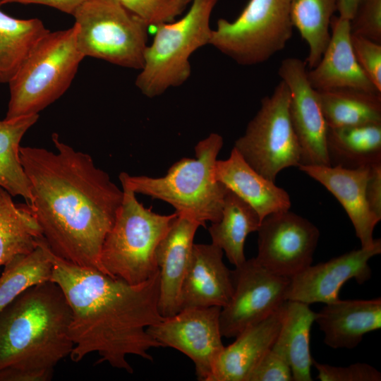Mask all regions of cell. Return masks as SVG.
I'll list each match as a JSON object with an SVG mask.
<instances>
[{
	"instance_id": "cell-1",
	"label": "cell",
	"mask_w": 381,
	"mask_h": 381,
	"mask_svg": "<svg viewBox=\"0 0 381 381\" xmlns=\"http://www.w3.org/2000/svg\"><path fill=\"white\" fill-rule=\"evenodd\" d=\"M52 142L56 151L20 147L32 195L27 203L54 255L102 272L101 248L121 207L123 190L90 155L61 142L56 133Z\"/></svg>"
},
{
	"instance_id": "cell-2",
	"label": "cell",
	"mask_w": 381,
	"mask_h": 381,
	"mask_svg": "<svg viewBox=\"0 0 381 381\" xmlns=\"http://www.w3.org/2000/svg\"><path fill=\"white\" fill-rule=\"evenodd\" d=\"M51 281L62 290L71 310L70 354L78 363L91 353L96 363L133 373L127 360L135 355L152 361L149 350L159 347L147 328L164 319L159 309V270L150 279L130 284L97 269L80 267L54 255Z\"/></svg>"
},
{
	"instance_id": "cell-3",
	"label": "cell",
	"mask_w": 381,
	"mask_h": 381,
	"mask_svg": "<svg viewBox=\"0 0 381 381\" xmlns=\"http://www.w3.org/2000/svg\"><path fill=\"white\" fill-rule=\"evenodd\" d=\"M71 310L52 281L35 285L0 310V370L54 371L70 356Z\"/></svg>"
},
{
	"instance_id": "cell-4",
	"label": "cell",
	"mask_w": 381,
	"mask_h": 381,
	"mask_svg": "<svg viewBox=\"0 0 381 381\" xmlns=\"http://www.w3.org/2000/svg\"><path fill=\"white\" fill-rule=\"evenodd\" d=\"M223 145L222 137L210 133L195 147V158L183 157L174 163L162 177L131 176L121 172V185L155 199L163 200L178 215L196 222H218L222 217L227 188L214 176V164Z\"/></svg>"
},
{
	"instance_id": "cell-5",
	"label": "cell",
	"mask_w": 381,
	"mask_h": 381,
	"mask_svg": "<svg viewBox=\"0 0 381 381\" xmlns=\"http://www.w3.org/2000/svg\"><path fill=\"white\" fill-rule=\"evenodd\" d=\"M121 186L123 200L102 243L99 261L104 274L138 284L159 270L157 250L177 214H160L146 208L131 189Z\"/></svg>"
},
{
	"instance_id": "cell-6",
	"label": "cell",
	"mask_w": 381,
	"mask_h": 381,
	"mask_svg": "<svg viewBox=\"0 0 381 381\" xmlns=\"http://www.w3.org/2000/svg\"><path fill=\"white\" fill-rule=\"evenodd\" d=\"M77 27L49 31L31 49L9 81L5 119L38 114L70 86L85 56L76 43Z\"/></svg>"
},
{
	"instance_id": "cell-7",
	"label": "cell",
	"mask_w": 381,
	"mask_h": 381,
	"mask_svg": "<svg viewBox=\"0 0 381 381\" xmlns=\"http://www.w3.org/2000/svg\"><path fill=\"white\" fill-rule=\"evenodd\" d=\"M218 1L192 0L183 17L156 27L152 42L145 49L143 66L135 80V85L145 96H159L189 78V59L194 52L209 44L212 30L210 17Z\"/></svg>"
},
{
	"instance_id": "cell-8",
	"label": "cell",
	"mask_w": 381,
	"mask_h": 381,
	"mask_svg": "<svg viewBox=\"0 0 381 381\" xmlns=\"http://www.w3.org/2000/svg\"><path fill=\"white\" fill-rule=\"evenodd\" d=\"M73 16L77 46L85 57L142 68L149 26L118 0H89Z\"/></svg>"
},
{
	"instance_id": "cell-9",
	"label": "cell",
	"mask_w": 381,
	"mask_h": 381,
	"mask_svg": "<svg viewBox=\"0 0 381 381\" xmlns=\"http://www.w3.org/2000/svg\"><path fill=\"white\" fill-rule=\"evenodd\" d=\"M291 0H249L233 21L219 18L209 44L241 66L268 61L291 39Z\"/></svg>"
},
{
	"instance_id": "cell-10",
	"label": "cell",
	"mask_w": 381,
	"mask_h": 381,
	"mask_svg": "<svg viewBox=\"0 0 381 381\" xmlns=\"http://www.w3.org/2000/svg\"><path fill=\"white\" fill-rule=\"evenodd\" d=\"M289 100V87L281 80L271 95L262 99L259 110L234 146L256 171L274 182L282 170L301 164Z\"/></svg>"
},
{
	"instance_id": "cell-11",
	"label": "cell",
	"mask_w": 381,
	"mask_h": 381,
	"mask_svg": "<svg viewBox=\"0 0 381 381\" xmlns=\"http://www.w3.org/2000/svg\"><path fill=\"white\" fill-rule=\"evenodd\" d=\"M235 267L233 294L219 315L221 332L226 338L236 337L277 310L286 301L290 283V278L270 272L255 258Z\"/></svg>"
},
{
	"instance_id": "cell-12",
	"label": "cell",
	"mask_w": 381,
	"mask_h": 381,
	"mask_svg": "<svg viewBox=\"0 0 381 381\" xmlns=\"http://www.w3.org/2000/svg\"><path fill=\"white\" fill-rule=\"evenodd\" d=\"M221 308H190L165 317L147 328L160 346L175 349L194 363L197 379L208 381L213 365L224 347L219 315Z\"/></svg>"
},
{
	"instance_id": "cell-13",
	"label": "cell",
	"mask_w": 381,
	"mask_h": 381,
	"mask_svg": "<svg viewBox=\"0 0 381 381\" xmlns=\"http://www.w3.org/2000/svg\"><path fill=\"white\" fill-rule=\"evenodd\" d=\"M255 260L270 272L291 278L312 265L320 231L289 210L270 214L258 229Z\"/></svg>"
},
{
	"instance_id": "cell-14",
	"label": "cell",
	"mask_w": 381,
	"mask_h": 381,
	"mask_svg": "<svg viewBox=\"0 0 381 381\" xmlns=\"http://www.w3.org/2000/svg\"><path fill=\"white\" fill-rule=\"evenodd\" d=\"M306 66L301 59L288 57L278 70L290 92L289 111L301 148L300 165L330 166L326 146L328 126Z\"/></svg>"
},
{
	"instance_id": "cell-15",
	"label": "cell",
	"mask_w": 381,
	"mask_h": 381,
	"mask_svg": "<svg viewBox=\"0 0 381 381\" xmlns=\"http://www.w3.org/2000/svg\"><path fill=\"white\" fill-rule=\"evenodd\" d=\"M380 253L381 241L376 238L370 248L353 250L325 262L310 265L290 278L286 300L308 305L334 302L339 299V291L348 280L354 279L361 284L371 277L368 262Z\"/></svg>"
},
{
	"instance_id": "cell-16",
	"label": "cell",
	"mask_w": 381,
	"mask_h": 381,
	"mask_svg": "<svg viewBox=\"0 0 381 381\" xmlns=\"http://www.w3.org/2000/svg\"><path fill=\"white\" fill-rule=\"evenodd\" d=\"M223 250L212 244L194 243L183 281L180 310L190 308H223L234 291L231 271L223 262Z\"/></svg>"
},
{
	"instance_id": "cell-17",
	"label": "cell",
	"mask_w": 381,
	"mask_h": 381,
	"mask_svg": "<svg viewBox=\"0 0 381 381\" xmlns=\"http://www.w3.org/2000/svg\"><path fill=\"white\" fill-rule=\"evenodd\" d=\"M299 170L325 187L339 202L349 216L361 248H370L375 226L380 221L368 205L365 186L370 167L346 169L340 167L300 165Z\"/></svg>"
},
{
	"instance_id": "cell-18",
	"label": "cell",
	"mask_w": 381,
	"mask_h": 381,
	"mask_svg": "<svg viewBox=\"0 0 381 381\" xmlns=\"http://www.w3.org/2000/svg\"><path fill=\"white\" fill-rule=\"evenodd\" d=\"M330 28V38L319 63L308 71L312 87L318 91L352 88L380 93L356 59L350 20L334 16Z\"/></svg>"
},
{
	"instance_id": "cell-19",
	"label": "cell",
	"mask_w": 381,
	"mask_h": 381,
	"mask_svg": "<svg viewBox=\"0 0 381 381\" xmlns=\"http://www.w3.org/2000/svg\"><path fill=\"white\" fill-rule=\"evenodd\" d=\"M286 301L265 319L243 329L233 343L224 346L208 381L248 380L251 371L276 340Z\"/></svg>"
},
{
	"instance_id": "cell-20",
	"label": "cell",
	"mask_w": 381,
	"mask_h": 381,
	"mask_svg": "<svg viewBox=\"0 0 381 381\" xmlns=\"http://www.w3.org/2000/svg\"><path fill=\"white\" fill-rule=\"evenodd\" d=\"M199 226L196 222L177 214L157 248L159 309L164 318L180 310L181 286Z\"/></svg>"
},
{
	"instance_id": "cell-21",
	"label": "cell",
	"mask_w": 381,
	"mask_h": 381,
	"mask_svg": "<svg viewBox=\"0 0 381 381\" xmlns=\"http://www.w3.org/2000/svg\"><path fill=\"white\" fill-rule=\"evenodd\" d=\"M214 172L215 179L249 204L261 221L291 207L288 193L256 171L234 147L226 159L216 161Z\"/></svg>"
},
{
	"instance_id": "cell-22",
	"label": "cell",
	"mask_w": 381,
	"mask_h": 381,
	"mask_svg": "<svg viewBox=\"0 0 381 381\" xmlns=\"http://www.w3.org/2000/svg\"><path fill=\"white\" fill-rule=\"evenodd\" d=\"M315 322L323 332L327 346L353 349L365 334L380 329L381 299H339L316 313Z\"/></svg>"
},
{
	"instance_id": "cell-23",
	"label": "cell",
	"mask_w": 381,
	"mask_h": 381,
	"mask_svg": "<svg viewBox=\"0 0 381 381\" xmlns=\"http://www.w3.org/2000/svg\"><path fill=\"white\" fill-rule=\"evenodd\" d=\"M315 316L309 305L286 301L282 325L272 348L286 360L294 381L312 380L310 334Z\"/></svg>"
},
{
	"instance_id": "cell-24",
	"label": "cell",
	"mask_w": 381,
	"mask_h": 381,
	"mask_svg": "<svg viewBox=\"0 0 381 381\" xmlns=\"http://www.w3.org/2000/svg\"><path fill=\"white\" fill-rule=\"evenodd\" d=\"M326 146L332 167L356 169L381 163V123L328 127Z\"/></svg>"
},
{
	"instance_id": "cell-25",
	"label": "cell",
	"mask_w": 381,
	"mask_h": 381,
	"mask_svg": "<svg viewBox=\"0 0 381 381\" xmlns=\"http://www.w3.org/2000/svg\"><path fill=\"white\" fill-rule=\"evenodd\" d=\"M261 222L249 204L228 189L221 219L208 228L212 243L220 248L228 260L238 267L246 260L244 244L247 236L258 231Z\"/></svg>"
},
{
	"instance_id": "cell-26",
	"label": "cell",
	"mask_w": 381,
	"mask_h": 381,
	"mask_svg": "<svg viewBox=\"0 0 381 381\" xmlns=\"http://www.w3.org/2000/svg\"><path fill=\"white\" fill-rule=\"evenodd\" d=\"M12 197L0 186V267L32 252L44 238L28 204H15Z\"/></svg>"
},
{
	"instance_id": "cell-27",
	"label": "cell",
	"mask_w": 381,
	"mask_h": 381,
	"mask_svg": "<svg viewBox=\"0 0 381 381\" xmlns=\"http://www.w3.org/2000/svg\"><path fill=\"white\" fill-rule=\"evenodd\" d=\"M318 92L329 128L381 123V94L352 88Z\"/></svg>"
},
{
	"instance_id": "cell-28",
	"label": "cell",
	"mask_w": 381,
	"mask_h": 381,
	"mask_svg": "<svg viewBox=\"0 0 381 381\" xmlns=\"http://www.w3.org/2000/svg\"><path fill=\"white\" fill-rule=\"evenodd\" d=\"M38 118V114H33L0 121V186L13 197H23L28 203L32 195L20 157V143Z\"/></svg>"
},
{
	"instance_id": "cell-29",
	"label": "cell",
	"mask_w": 381,
	"mask_h": 381,
	"mask_svg": "<svg viewBox=\"0 0 381 381\" xmlns=\"http://www.w3.org/2000/svg\"><path fill=\"white\" fill-rule=\"evenodd\" d=\"M49 31L38 18L18 19L0 10V83H9L37 41Z\"/></svg>"
},
{
	"instance_id": "cell-30",
	"label": "cell",
	"mask_w": 381,
	"mask_h": 381,
	"mask_svg": "<svg viewBox=\"0 0 381 381\" xmlns=\"http://www.w3.org/2000/svg\"><path fill=\"white\" fill-rule=\"evenodd\" d=\"M338 0H291L292 23L308 46L305 61L313 68L319 63L330 38V23Z\"/></svg>"
},
{
	"instance_id": "cell-31",
	"label": "cell",
	"mask_w": 381,
	"mask_h": 381,
	"mask_svg": "<svg viewBox=\"0 0 381 381\" xmlns=\"http://www.w3.org/2000/svg\"><path fill=\"white\" fill-rule=\"evenodd\" d=\"M0 275V310L28 289L51 281L53 265L44 238L32 252L14 258Z\"/></svg>"
},
{
	"instance_id": "cell-32",
	"label": "cell",
	"mask_w": 381,
	"mask_h": 381,
	"mask_svg": "<svg viewBox=\"0 0 381 381\" xmlns=\"http://www.w3.org/2000/svg\"><path fill=\"white\" fill-rule=\"evenodd\" d=\"M118 1L148 26L155 27L174 21L192 2V0Z\"/></svg>"
},
{
	"instance_id": "cell-33",
	"label": "cell",
	"mask_w": 381,
	"mask_h": 381,
	"mask_svg": "<svg viewBox=\"0 0 381 381\" xmlns=\"http://www.w3.org/2000/svg\"><path fill=\"white\" fill-rule=\"evenodd\" d=\"M351 44L358 64L381 93V43L351 34Z\"/></svg>"
},
{
	"instance_id": "cell-34",
	"label": "cell",
	"mask_w": 381,
	"mask_h": 381,
	"mask_svg": "<svg viewBox=\"0 0 381 381\" xmlns=\"http://www.w3.org/2000/svg\"><path fill=\"white\" fill-rule=\"evenodd\" d=\"M350 25L351 34L381 43V0H360Z\"/></svg>"
},
{
	"instance_id": "cell-35",
	"label": "cell",
	"mask_w": 381,
	"mask_h": 381,
	"mask_svg": "<svg viewBox=\"0 0 381 381\" xmlns=\"http://www.w3.org/2000/svg\"><path fill=\"white\" fill-rule=\"evenodd\" d=\"M317 369V378L321 381H380L381 373L373 366L356 363L347 367L320 363L313 359Z\"/></svg>"
},
{
	"instance_id": "cell-36",
	"label": "cell",
	"mask_w": 381,
	"mask_h": 381,
	"mask_svg": "<svg viewBox=\"0 0 381 381\" xmlns=\"http://www.w3.org/2000/svg\"><path fill=\"white\" fill-rule=\"evenodd\" d=\"M293 376L286 360L271 348L260 359L247 381H291Z\"/></svg>"
},
{
	"instance_id": "cell-37",
	"label": "cell",
	"mask_w": 381,
	"mask_h": 381,
	"mask_svg": "<svg viewBox=\"0 0 381 381\" xmlns=\"http://www.w3.org/2000/svg\"><path fill=\"white\" fill-rule=\"evenodd\" d=\"M365 193L370 209L381 219V163L370 167Z\"/></svg>"
},
{
	"instance_id": "cell-38",
	"label": "cell",
	"mask_w": 381,
	"mask_h": 381,
	"mask_svg": "<svg viewBox=\"0 0 381 381\" xmlns=\"http://www.w3.org/2000/svg\"><path fill=\"white\" fill-rule=\"evenodd\" d=\"M54 371H28L17 369L0 370V381H48Z\"/></svg>"
},
{
	"instance_id": "cell-39",
	"label": "cell",
	"mask_w": 381,
	"mask_h": 381,
	"mask_svg": "<svg viewBox=\"0 0 381 381\" xmlns=\"http://www.w3.org/2000/svg\"><path fill=\"white\" fill-rule=\"evenodd\" d=\"M87 1L89 0H1L0 6L9 3L43 4L73 16L76 9Z\"/></svg>"
},
{
	"instance_id": "cell-40",
	"label": "cell",
	"mask_w": 381,
	"mask_h": 381,
	"mask_svg": "<svg viewBox=\"0 0 381 381\" xmlns=\"http://www.w3.org/2000/svg\"><path fill=\"white\" fill-rule=\"evenodd\" d=\"M360 0H338L337 11L339 17L351 20L355 15Z\"/></svg>"
},
{
	"instance_id": "cell-41",
	"label": "cell",
	"mask_w": 381,
	"mask_h": 381,
	"mask_svg": "<svg viewBox=\"0 0 381 381\" xmlns=\"http://www.w3.org/2000/svg\"><path fill=\"white\" fill-rule=\"evenodd\" d=\"M1 1V0H0Z\"/></svg>"
}]
</instances>
